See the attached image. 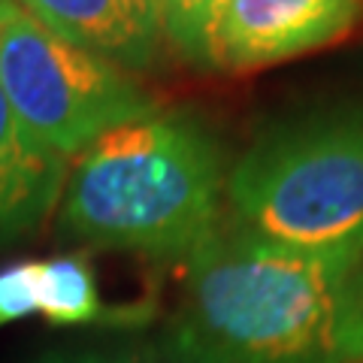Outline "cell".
Returning <instances> with one entry per match:
<instances>
[{
    "label": "cell",
    "mask_w": 363,
    "mask_h": 363,
    "mask_svg": "<svg viewBox=\"0 0 363 363\" xmlns=\"http://www.w3.org/2000/svg\"><path fill=\"white\" fill-rule=\"evenodd\" d=\"M164 348L173 363H363V260L215 230L185 257Z\"/></svg>",
    "instance_id": "obj_1"
},
{
    "label": "cell",
    "mask_w": 363,
    "mask_h": 363,
    "mask_svg": "<svg viewBox=\"0 0 363 363\" xmlns=\"http://www.w3.org/2000/svg\"><path fill=\"white\" fill-rule=\"evenodd\" d=\"M227 155L191 109H161L104 133L67 173L64 240L152 257H188L218 230Z\"/></svg>",
    "instance_id": "obj_2"
},
{
    "label": "cell",
    "mask_w": 363,
    "mask_h": 363,
    "mask_svg": "<svg viewBox=\"0 0 363 363\" xmlns=\"http://www.w3.org/2000/svg\"><path fill=\"white\" fill-rule=\"evenodd\" d=\"M245 233L315 257L363 260V104L267 130L227 173Z\"/></svg>",
    "instance_id": "obj_3"
},
{
    "label": "cell",
    "mask_w": 363,
    "mask_h": 363,
    "mask_svg": "<svg viewBox=\"0 0 363 363\" xmlns=\"http://www.w3.org/2000/svg\"><path fill=\"white\" fill-rule=\"evenodd\" d=\"M0 91L30 133L64 157L161 112L133 73L58 37L16 0H0Z\"/></svg>",
    "instance_id": "obj_4"
},
{
    "label": "cell",
    "mask_w": 363,
    "mask_h": 363,
    "mask_svg": "<svg viewBox=\"0 0 363 363\" xmlns=\"http://www.w3.org/2000/svg\"><path fill=\"white\" fill-rule=\"evenodd\" d=\"M363 0H230L215 28L212 70L252 73L348 40Z\"/></svg>",
    "instance_id": "obj_5"
},
{
    "label": "cell",
    "mask_w": 363,
    "mask_h": 363,
    "mask_svg": "<svg viewBox=\"0 0 363 363\" xmlns=\"http://www.w3.org/2000/svg\"><path fill=\"white\" fill-rule=\"evenodd\" d=\"M28 13L73 45L145 73L161 61L164 37L149 0H16Z\"/></svg>",
    "instance_id": "obj_6"
},
{
    "label": "cell",
    "mask_w": 363,
    "mask_h": 363,
    "mask_svg": "<svg viewBox=\"0 0 363 363\" xmlns=\"http://www.w3.org/2000/svg\"><path fill=\"white\" fill-rule=\"evenodd\" d=\"M70 164L30 133L0 91V248L37 233L61 203Z\"/></svg>",
    "instance_id": "obj_7"
},
{
    "label": "cell",
    "mask_w": 363,
    "mask_h": 363,
    "mask_svg": "<svg viewBox=\"0 0 363 363\" xmlns=\"http://www.w3.org/2000/svg\"><path fill=\"white\" fill-rule=\"evenodd\" d=\"M40 312L52 324H94L106 318L97 272L85 255H61L40 264Z\"/></svg>",
    "instance_id": "obj_8"
},
{
    "label": "cell",
    "mask_w": 363,
    "mask_h": 363,
    "mask_svg": "<svg viewBox=\"0 0 363 363\" xmlns=\"http://www.w3.org/2000/svg\"><path fill=\"white\" fill-rule=\"evenodd\" d=\"M164 37V49L176 58L212 70V40L215 28L230 0H149Z\"/></svg>",
    "instance_id": "obj_9"
},
{
    "label": "cell",
    "mask_w": 363,
    "mask_h": 363,
    "mask_svg": "<svg viewBox=\"0 0 363 363\" xmlns=\"http://www.w3.org/2000/svg\"><path fill=\"white\" fill-rule=\"evenodd\" d=\"M37 281H40L37 260H18V264L0 269V327L40 312Z\"/></svg>",
    "instance_id": "obj_10"
},
{
    "label": "cell",
    "mask_w": 363,
    "mask_h": 363,
    "mask_svg": "<svg viewBox=\"0 0 363 363\" xmlns=\"http://www.w3.org/2000/svg\"><path fill=\"white\" fill-rule=\"evenodd\" d=\"M76 363H155L136 354H97V351H88V354H73Z\"/></svg>",
    "instance_id": "obj_11"
},
{
    "label": "cell",
    "mask_w": 363,
    "mask_h": 363,
    "mask_svg": "<svg viewBox=\"0 0 363 363\" xmlns=\"http://www.w3.org/2000/svg\"><path fill=\"white\" fill-rule=\"evenodd\" d=\"M28 363H76V360H73V354H61V351H45V354L33 357V360H28Z\"/></svg>",
    "instance_id": "obj_12"
}]
</instances>
